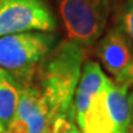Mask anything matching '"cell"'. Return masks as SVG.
Here are the masks:
<instances>
[{"mask_svg":"<svg viewBox=\"0 0 133 133\" xmlns=\"http://www.w3.org/2000/svg\"><path fill=\"white\" fill-rule=\"evenodd\" d=\"M84 59L85 47L66 39L52 48L36 70L35 79L57 117L74 118L73 100Z\"/></svg>","mask_w":133,"mask_h":133,"instance_id":"1","label":"cell"},{"mask_svg":"<svg viewBox=\"0 0 133 133\" xmlns=\"http://www.w3.org/2000/svg\"><path fill=\"white\" fill-rule=\"evenodd\" d=\"M49 32H24L0 37V68L12 74L20 84L31 80L39 64L54 47Z\"/></svg>","mask_w":133,"mask_h":133,"instance_id":"2","label":"cell"},{"mask_svg":"<svg viewBox=\"0 0 133 133\" xmlns=\"http://www.w3.org/2000/svg\"><path fill=\"white\" fill-rule=\"evenodd\" d=\"M69 41L90 47L100 38L107 16L101 0H58Z\"/></svg>","mask_w":133,"mask_h":133,"instance_id":"3","label":"cell"},{"mask_svg":"<svg viewBox=\"0 0 133 133\" xmlns=\"http://www.w3.org/2000/svg\"><path fill=\"white\" fill-rule=\"evenodd\" d=\"M57 21L44 0H1L0 37L24 32H52Z\"/></svg>","mask_w":133,"mask_h":133,"instance_id":"4","label":"cell"},{"mask_svg":"<svg viewBox=\"0 0 133 133\" xmlns=\"http://www.w3.org/2000/svg\"><path fill=\"white\" fill-rule=\"evenodd\" d=\"M57 118L35 76L21 84L15 115L5 133H46Z\"/></svg>","mask_w":133,"mask_h":133,"instance_id":"5","label":"cell"},{"mask_svg":"<svg viewBox=\"0 0 133 133\" xmlns=\"http://www.w3.org/2000/svg\"><path fill=\"white\" fill-rule=\"evenodd\" d=\"M96 54L101 65L112 76V80L119 85H129L127 73L133 59L131 38L123 27L116 22L99 41Z\"/></svg>","mask_w":133,"mask_h":133,"instance_id":"6","label":"cell"},{"mask_svg":"<svg viewBox=\"0 0 133 133\" xmlns=\"http://www.w3.org/2000/svg\"><path fill=\"white\" fill-rule=\"evenodd\" d=\"M131 86L119 85L109 78L106 101L114 133H133V90Z\"/></svg>","mask_w":133,"mask_h":133,"instance_id":"7","label":"cell"},{"mask_svg":"<svg viewBox=\"0 0 133 133\" xmlns=\"http://www.w3.org/2000/svg\"><path fill=\"white\" fill-rule=\"evenodd\" d=\"M20 91L21 84L12 74L0 68V124L4 131L14 117Z\"/></svg>","mask_w":133,"mask_h":133,"instance_id":"8","label":"cell"},{"mask_svg":"<svg viewBox=\"0 0 133 133\" xmlns=\"http://www.w3.org/2000/svg\"><path fill=\"white\" fill-rule=\"evenodd\" d=\"M116 22H118L123 27L126 33L131 38L132 49H133V0H127L119 8V10L117 11ZM127 83L129 85H133V59H132V64H131L128 69V73H127Z\"/></svg>","mask_w":133,"mask_h":133,"instance_id":"9","label":"cell"},{"mask_svg":"<svg viewBox=\"0 0 133 133\" xmlns=\"http://www.w3.org/2000/svg\"><path fill=\"white\" fill-rule=\"evenodd\" d=\"M127 0H101V3H102V5H104V8L107 14H110L111 11H116L117 12L119 10V8Z\"/></svg>","mask_w":133,"mask_h":133,"instance_id":"10","label":"cell"},{"mask_svg":"<svg viewBox=\"0 0 133 133\" xmlns=\"http://www.w3.org/2000/svg\"><path fill=\"white\" fill-rule=\"evenodd\" d=\"M70 133H80V131H79V128L76 127V124H75V126H74V127H73V128H71Z\"/></svg>","mask_w":133,"mask_h":133,"instance_id":"11","label":"cell"},{"mask_svg":"<svg viewBox=\"0 0 133 133\" xmlns=\"http://www.w3.org/2000/svg\"><path fill=\"white\" fill-rule=\"evenodd\" d=\"M4 132V128H3V127H1V124H0V133H3Z\"/></svg>","mask_w":133,"mask_h":133,"instance_id":"12","label":"cell"},{"mask_svg":"<svg viewBox=\"0 0 133 133\" xmlns=\"http://www.w3.org/2000/svg\"><path fill=\"white\" fill-rule=\"evenodd\" d=\"M0 4H1V0H0Z\"/></svg>","mask_w":133,"mask_h":133,"instance_id":"13","label":"cell"},{"mask_svg":"<svg viewBox=\"0 0 133 133\" xmlns=\"http://www.w3.org/2000/svg\"><path fill=\"white\" fill-rule=\"evenodd\" d=\"M3 133H5V132H3Z\"/></svg>","mask_w":133,"mask_h":133,"instance_id":"14","label":"cell"}]
</instances>
